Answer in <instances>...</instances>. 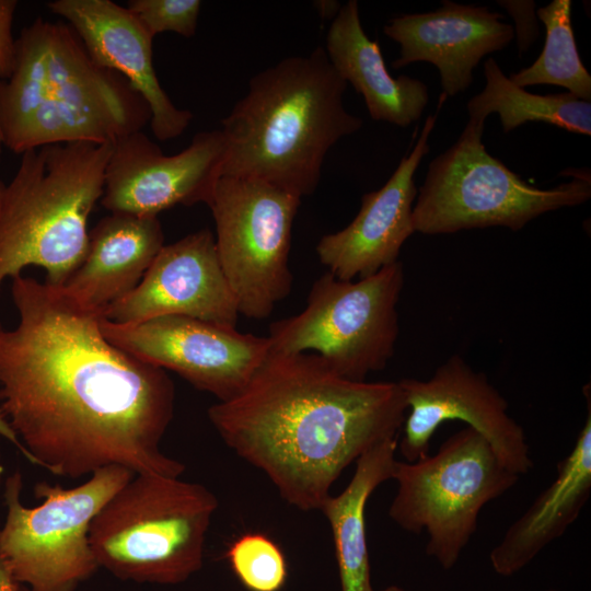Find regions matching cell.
<instances>
[{
    "label": "cell",
    "instance_id": "9c48e42d",
    "mask_svg": "<svg viewBox=\"0 0 591 591\" xmlns=\"http://www.w3.org/2000/svg\"><path fill=\"white\" fill-rule=\"evenodd\" d=\"M519 477L480 433L466 426L432 455L396 460L392 479L397 490L389 517L407 532L426 531V554L450 570L476 532L482 509Z\"/></svg>",
    "mask_w": 591,
    "mask_h": 591
},
{
    "label": "cell",
    "instance_id": "7a4b0ae2",
    "mask_svg": "<svg viewBox=\"0 0 591 591\" xmlns=\"http://www.w3.org/2000/svg\"><path fill=\"white\" fill-rule=\"evenodd\" d=\"M406 413L398 382H355L315 354L270 351L240 393L209 407L208 418L283 500L311 511L350 463L397 438Z\"/></svg>",
    "mask_w": 591,
    "mask_h": 591
},
{
    "label": "cell",
    "instance_id": "9a60e30c",
    "mask_svg": "<svg viewBox=\"0 0 591 591\" xmlns=\"http://www.w3.org/2000/svg\"><path fill=\"white\" fill-rule=\"evenodd\" d=\"M164 315L188 316L235 327L237 305L209 229L164 245L139 285L103 313L106 320L118 324Z\"/></svg>",
    "mask_w": 591,
    "mask_h": 591
},
{
    "label": "cell",
    "instance_id": "ac0fdd59",
    "mask_svg": "<svg viewBox=\"0 0 591 591\" xmlns=\"http://www.w3.org/2000/svg\"><path fill=\"white\" fill-rule=\"evenodd\" d=\"M441 3L436 11L397 15L383 31L401 46L395 69L430 62L439 70L443 94L454 96L472 84L483 57L510 44L514 28L487 7Z\"/></svg>",
    "mask_w": 591,
    "mask_h": 591
},
{
    "label": "cell",
    "instance_id": "f546056e",
    "mask_svg": "<svg viewBox=\"0 0 591 591\" xmlns=\"http://www.w3.org/2000/svg\"><path fill=\"white\" fill-rule=\"evenodd\" d=\"M3 468L0 466V483L2 478ZM18 587L11 580L7 571L0 564V591H16Z\"/></svg>",
    "mask_w": 591,
    "mask_h": 591
},
{
    "label": "cell",
    "instance_id": "d6a6232c",
    "mask_svg": "<svg viewBox=\"0 0 591 591\" xmlns=\"http://www.w3.org/2000/svg\"><path fill=\"white\" fill-rule=\"evenodd\" d=\"M546 591H557V590H554V589H548V590H546Z\"/></svg>",
    "mask_w": 591,
    "mask_h": 591
},
{
    "label": "cell",
    "instance_id": "603a6c76",
    "mask_svg": "<svg viewBox=\"0 0 591 591\" xmlns=\"http://www.w3.org/2000/svg\"><path fill=\"white\" fill-rule=\"evenodd\" d=\"M485 88L467 103L468 120L485 121L497 113L502 130L509 132L524 123H546L567 131L591 135V103L569 92L538 95L515 85L494 58L484 63Z\"/></svg>",
    "mask_w": 591,
    "mask_h": 591
},
{
    "label": "cell",
    "instance_id": "44dd1931",
    "mask_svg": "<svg viewBox=\"0 0 591 591\" xmlns=\"http://www.w3.org/2000/svg\"><path fill=\"white\" fill-rule=\"evenodd\" d=\"M325 51L339 77L363 96L373 120L406 128L420 118L429 101L426 84L405 74L391 76L379 43L361 25L356 0L341 5L333 19Z\"/></svg>",
    "mask_w": 591,
    "mask_h": 591
},
{
    "label": "cell",
    "instance_id": "d4e9b609",
    "mask_svg": "<svg viewBox=\"0 0 591 591\" xmlns=\"http://www.w3.org/2000/svg\"><path fill=\"white\" fill-rule=\"evenodd\" d=\"M230 567L248 591H280L288 578V565L280 547L262 533H247L227 552Z\"/></svg>",
    "mask_w": 591,
    "mask_h": 591
},
{
    "label": "cell",
    "instance_id": "e0dca14e",
    "mask_svg": "<svg viewBox=\"0 0 591 591\" xmlns=\"http://www.w3.org/2000/svg\"><path fill=\"white\" fill-rule=\"evenodd\" d=\"M47 8L80 37L92 59L127 80L148 104L153 136L179 137L193 114L176 107L160 84L153 66V37L127 10L112 0H54Z\"/></svg>",
    "mask_w": 591,
    "mask_h": 591
},
{
    "label": "cell",
    "instance_id": "52a82bcc",
    "mask_svg": "<svg viewBox=\"0 0 591 591\" xmlns=\"http://www.w3.org/2000/svg\"><path fill=\"white\" fill-rule=\"evenodd\" d=\"M484 126L468 120L457 140L429 163L413 207L415 232L450 234L489 227L519 231L543 213L590 199L587 172L547 189L525 183L487 152Z\"/></svg>",
    "mask_w": 591,
    "mask_h": 591
},
{
    "label": "cell",
    "instance_id": "ffe728a7",
    "mask_svg": "<svg viewBox=\"0 0 591 591\" xmlns=\"http://www.w3.org/2000/svg\"><path fill=\"white\" fill-rule=\"evenodd\" d=\"M587 416L568 455L557 463L554 482L506 531L491 549L494 571L511 577L525 568L546 546L564 535L578 519L591 494V392L582 389Z\"/></svg>",
    "mask_w": 591,
    "mask_h": 591
},
{
    "label": "cell",
    "instance_id": "d6986e66",
    "mask_svg": "<svg viewBox=\"0 0 591 591\" xmlns=\"http://www.w3.org/2000/svg\"><path fill=\"white\" fill-rule=\"evenodd\" d=\"M163 246L158 217L111 212L89 232L84 260L59 288L79 306L103 315L139 285Z\"/></svg>",
    "mask_w": 591,
    "mask_h": 591
},
{
    "label": "cell",
    "instance_id": "f1b7e54d",
    "mask_svg": "<svg viewBox=\"0 0 591 591\" xmlns=\"http://www.w3.org/2000/svg\"><path fill=\"white\" fill-rule=\"evenodd\" d=\"M321 4H316L320 13L324 18H335L341 5L336 1H322Z\"/></svg>",
    "mask_w": 591,
    "mask_h": 591
},
{
    "label": "cell",
    "instance_id": "8992f818",
    "mask_svg": "<svg viewBox=\"0 0 591 591\" xmlns=\"http://www.w3.org/2000/svg\"><path fill=\"white\" fill-rule=\"evenodd\" d=\"M217 509L201 484L135 474L93 518L90 545L99 567L118 579L177 584L201 569Z\"/></svg>",
    "mask_w": 591,
    "mask_h": 591
},
{
    "label": "cell",
    "instance_id": "7402d4cb",
    "mask_svg": "<svg viewBox=\"0 0 591 591\" xmlns=\"http://www.w3.org/2000/svg\"><path fill=\"white\" fill-rule=\"evenodd\" d=\"M397 438L380 442L357 459L355 473L337 496H328L320 508L332 530L340 591H375L366 530V508L372 493L392 479Z\"/></svg>",
    "mask_w": 591,
    "mask_h": 591
},
{
    "label": "cell",
    "instance_id": "2e32d148",
    "mask_svg": "<svg viewBox=\"0 0 591 591\" xmlns=\"http://www.w3.org/2000/svg\"><path fill=\"white\" fill-rule=\"evenodd\" d=\"M436 120L437 115L426 118L413 150L380 189L362 196L355 219L317 243L320 262L336 278L362 279L398 262L403 244L415 233L412 215L418 189L414 176L429 152Z\"/></svg>",
    "mask_w": 591,
    "mask_h": 591
},
{
    "label": "cell",
    "instance_id": "4fadbf2b",
    "mask_svg": "<svg viewBox=\"0 0 591 591\" xmlns=\"http://www.w3.org/2000/svg\"><path fill=\"white\" fill-rule=\"evenodd\" d=\"M398 384L409 409L397 444L405 462L428 454L443 422L462 420L489 442L512 473L521 476L533 467L525 432L508 414L507 399L461 356L448 358L428 380L402 379Z\"/></svg>",
    "mask_w": 591,
    "mask_h": 591
},
{
    "label": "cell",
    "instance_id": "484cf974",
    "mask_svg": "<svg viewBox=\"0 0 591 591\" xmlns=\"http://www.w3.org/2000/svg\"><path fill=\"white\" fill-rule=\"evenodd\" d=\"M126 8L153 38L165 32L192 37L197 30L201 1L130 0Z\"/></svg>",
    "mask_w": 591,
    "mask_h": 591
},
{
    "label": "cell",
    "instance_id": "8fae6325",
    "mask_svg": "<svg viewBox=\"0 0 591 591\" xmlns=\"http://www.w3.org/2000/svg\"><path fill=\"white\" fill-rule=\"evenodd\" d=\"M301 198L263 181L221 175L208 207L239 314L263 320L291 291V233Z\"/></svg>",
    "mask_w": 591,
    "mask_h": 591
},
{
    "label": "cell",
    "instance_id": "cb8c5ba5",
    "mask_svg": "<svg viewBox=\"0 0 591 591\" xmlns=\"http://www.w3.org/2000/svg\"><path fill=\"white\" fill-rule=\"evenodd\" d=\"M570 0H553L536 11L546 30L542 53L529 67L510 74L515 85L565 88L580 100H591V76L582 63L571 24Z\"/></svg>",
    "mask_w": 591,
    "mask_h": 591
},
{
    "label": "cell",
    "instance_id": "6da1fadb",
    "mask_svg": "<svg viewBox=\"0 0 591 591\" xmlns=\"http://www.w3.org/2000/svg\"><path fill=\"white\" fill-rule=\"evenodd\" d=\"M19 321L0 324V412L27 461L80 478L109 466L179 477L185 465L161 451L175 389L165 370L108 341L102 314L59 287L12 279Z\"/></svg>",
    "mask_w": 591,
    "mask_h": 591
},
{
    "label": "cell",
    "instance_id": "4dcf8cb0",
    "mask_svg": "<svg viewBox=\"0 0 591 591\" xmlns=\"http://www.w3.org/2000/svg\"><path fill=\"white\" fill-rule=\"evenodd\" d=\"M379 591H410L408 589H405L403 587H399V586H396V584H391L384 589H381Z\"/></svg>",
    "mask_w": 591,
    "mask_h": 591
},
{
    "label": "cell",
    "instance_id": "5b68a950",
    "mask_svg": "<svg viewBox=\"0 0 591 591\" xmlns=\"http://www.w3.org/2000/svg\"><path fill=\"white\" fill-rule=\"evenodd\" d=\"M112 144H48L21 154L0 205V287L28 266L63 286L85 258Z\"/></svg>",
    "mask_w": 591,
    "mask_h": 591
},
{
    "label": "cell",
    "instance_id": "ba28073f",
    "mask_svg": "<svg viewBox=\"0 0 591 591\" xmlns=\"http://www.w3.org/2000/svg\"><path fill=\"white\" fill-rule=\"evenodd\" d=\"M134 475L124 466L109 465L72 488L42 482L34 488L42 503L33 508L21 500V473L9 475L0 564L16 591H74L90 578L100 568L90 545V524Z\"/></svg>",
    "mask_w": 591,
    "mask_h": 591
},
{
    "label": "cell",
    "instance_id": "30bf717a",
    "mask_svg": "<svg viewBox=\"0 0 591 591\" xmlns=\"http://www.w3.org/2000/svg\"><path fill=\"white\" fill-rule=\"evenodd\" d=\"M404 280L399 260L357 281L323 274L303 311L270 324V351H314L339 376L366 381L394 356Z\"/></svg>",
    "mask_w": 591,
    "mask_h": 591
},
{
    "label": "cell",
    "instance_id": "83f0119b",
    "mask_svg": "<svg viewBox=\"0 0 591 591\" xmlns=\"http://www.w3.org/2000/svg\"><path fill=\"white\" fill-rule=\"evenodd\" d=\"M0 437L11 442L27 460V454H26L25 449L23 448L15 432L12 430V428L10 427V425L8 424V421L5 420L1 412H0Z\"/></svg>",
    "mask_w": 591,
    "mask_h": 591
},
{
    "label": "cell",
    "instance_id": "1f68e13d",
    "mask_svg": "<svg viewBox=\"0 0 591 591\" xmlns=\"http://www.w3.org/2000/svg\"><path fill=\"white\" fill-rule=\"evenodd\" d=\"M4 187H5V184H3L2 181H0V205H1V199H2V194H3Z\"/></svg>",
    "mask_w": 591,
    "mask_h": 591
},
{
    "label": "cell",
    "instance_id": "5bb4252c",
    "mask_svg": "<svg viewBox=\"0 0 591 591\" xmlns=\"http://www.w3.org/2000/svg\"><path fill=\"white\" fill-rule=\"evenodd\" d=\"M224 152L220 129L196 134L172 155L142 131L127 135L112 144L100 202L109 212L151 217L177 205H208Z\"/></svg>",
    "mask_w": 591,
    "mask_h": 591
},
{
    "label": "cell",
    "instance_id": "7c38bea8",
    "mask_svg": "<svg viewBox=\"0 0 591 591\" xmlns=\"http://www.w3.org/2000/svg\"><path fill=\"white\" fill-rule=\"evenodd\" d=\"M100 328L113 345L152 366L174 371L218 402L240 393L270 352L268 337L182 315L128 324L103 316Z\"/></svg>",
    "mask_w": 591,
    "mask_h": 591
},
{
    "label": "cell",
    "instance_id": "3957f363",
    "mask_svg": "<svg viewBox=\"0 0 591 591\" xmlns=\"http://www.w3.org/2000/svg\"><path fill=\"white\" fill-rule=\"evenodd\" d=\"M151 113L117 72L97 65L65 21L37 18L15 39L11 77L0 80V144L22 154L48 144H114Z\"/></svg>",
    "mask_w": 591,
    "mask_h": 591
},
{
    "label": "cell",
    "instance_id": "277c9868",
    "mask_svg": "<svg viewBox=\"0 0 591 591\" xmlns=\"http://www.w3.org/2000/svg\"><path fill=\"white\" fill-rule=\"evenodd\" d=\"M346 88L323 47L255 74L221 120V175L263 181L300 198L311 195L328 150L362 126L344 106Z\"/></svg>",
    "mask_w": 591,
    "mask_h": 591
},
{
    "label": "cell",
    "instance_id": "4316f807",
    "mask_svg": "<svg viewBox=\"0 0 591 591\" xmlns=\"http://www.w3.org/2000/svg\"><path fill=\"white\" fill-rule=\"evenodd\" d=\"M18 1L0 0V80H8L15 63V39L12 26Z\"/></svg>",
    "mask_w": 591,
    "mask_h": 591
}]
</instances>
